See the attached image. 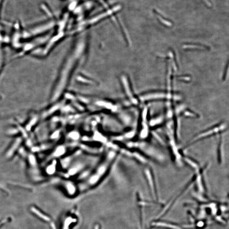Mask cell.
<instances>
[{
	"mask_svg": "<svg viewBox=\"0 0 229 229\" xmlns=\"http://www.w3.org/2000/svg\"><path fill=\"white\" fill-rule=\"evenodd\" d=\"M118 155L117 152L113 150L107 152L92 172L80 184L78 189L80 192L90 190L97 185L109 172Z\"/></svg>",
	"mask_w": 229,
	"mask_h": 229,
	"instance_id": "1",
	"label": "cell"
},
{
	"mask_svg": "<svg viewBox=\"0 0 229 229\" xmlns=\"http://www.w3.org/2000/svg\"><path fill=\"white\" fill-rule=\"evenodd\" d=\"M226 128V125L224 123H221L219 125H217L214 126L213 127H212V128L208 129L206 131H203L199 135H197L196 137H195L193 139L192 141L189 143V145L187 146V147L188 146H191V145H193L196 143L199 142L202 139L206 138L208 137L213 136L214 135H217V134L221 133L223 131H225Z\"/></svg>",
	"mask_w": 229,
	"mask_h": 229,
	"instance_id": "2",
	"label": "cell"
},
{
	"mask_svg": "<svg viewBox=\"0 0 229 229\" xmlns=\"http://www.w3.org/2000/svg\"><path fill=\"white\" fill-rule=\"evenodd\" d=\"M184 160L185 161L186 163L188 164L189 166L192 167L193 169H198L199 167L198 164L196 163L194 160L192 158L189 157H185Z\"/></svg>",
	"mask_w": 229,
	"mask_h": 229,
	"instance_id": "3",
	"label": "cell"
},
{
	"mask_svg": "<svg viewBox=\"0 0 229 229\" xmlns=\"http://www.w3.org/2000/svg\"><path fill=\"white\" fill-rule=\"evenodd\" d=\"M3 55L2 52H1V50L0 49V69H1V66H2Z\"/></svg>",
	"mask_w": 229,
	"mask_h": 229,
	"instance_id": "4",
	"label": "cell"
}]
</instances>
